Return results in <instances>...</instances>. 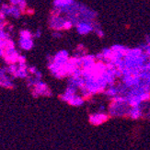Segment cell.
Returning <instances> with one entry per match:
<instances>
[{
	"label": "cell",
	"mask_w": 150,
	"mask_h": 150,
	"mask_svg": "<svg viewBox=\"0 0 150 150\" xmlns=\"http://www.w3.org/2000/svg\"><path fill=\"white\" fill-rule=\"evenodd\" d=\"M69 59L70 58H69V54H68V53L66 52V51L63 50V51H60V52H58L54 55V56L53 57L52 62L57 64V65H60V66H66Z\"/></svg>",
	"instance_id": "obj_4"
},
{
	"label": "cell",
	"mask_w": 150,
	"mask_h": 150,
	"mask_svg": "<svg viewBox=\"0 0 150 150\" xmlns=\"http://www.w3.org/2000/svg\"><path fill=\"white\" fill-rule=\"evenodd\" d=\"M73 3V0H55L54 1V6L56 8L59 7H66L70 6Z\"/></svg>",
	"instance_id": "obj_12"
},
{
	"label": "cell",
	"mask_w": 150,
	"mask_h": 150,
	"mask_svg": "<svg viewBox=\"0 0 150 150\" xmlns=\"http://www.w3.org/2000/svg\"><path fill=\"white\" fill-rule=\"evenodd\" d=\"M0 40H4V41L8 40V33L2 29H0Z\"/></svg>",
	"instance_id": "obj_14"
},
{
	"label": "cell",
	"mask_w": 150,
	"mask_h": 150,
	"mask_svg": "<svg viewBox=\"0 0 150 150\" xmlns=\"http://www.w3.org/2000/svg\"><path fill=\"white\" fill-rule=\"evenodd\" d=\"M6 44H7V41L4 40H0V49H4L6 48Z\"/></svg>",
	"instance_id": "obj_18"
},
{
	"label": "cell",
	"mask_w": 150,
	"mask_h": 150,
	"mask_svg": "<svg viewBox=\"0 0 150 150\" xmlns=\"http://www.w3.org/2000/svg\"><path fill=\"white\" fill-rule=\"evenodd\" d=\"M32 95L35 98L39 97L41 95L50 97L52 96V90H51L50 88L44 82L39 80L32 88Z\"/></svg>",
	"instance_id": "obj_2"
},
{
	"label": "cell",
	"mask_w": 150,
	"mask_h": 150,
	"mask_svg": "<svg viewBox=\"0 0 150 150\" xmlns=\"http://www.w3.org/2000/svg\"><path fill=\"white\" fill-rule=\"evenodd\" d=\"M21 13H22V12H21V10L19 8V7L17 6H10L8 7V9L6 11V15L12 16L14 17V18H19Z\"/></svg>",
	"instance_id": "obj_11"
},
{
	"label": "cell",
	"mask_w": 150,
	"mask_h": 150,
	"mask_svg": "<svg viewBox=\"0 0 150 150\" xmlns=\"http://www.w3.org/2000/svg\"><path fill=\"white\" fill-rule=\"evenodd\" d=\"M19 35H20L21 39H31L32 38L31 32L29 31H28V29H23V31H21L20 33H19Z\"/></svg>",
	"instance_id": "obj_13"
},
{
	"label": "cell",
	"mask_w": 150,
	"mask_h": 150,
	"mask_svg": "<svg viewBox=\"0 0 150 150\" xmlns=\"http://www.w3.org/2000/svg\"><path fill=\"white\" fill-rule=\"evenodd\" d=\"M95 31L97 33V35L100 37V38H102V37L104 36V33H103V31H102L100 29H95Z\"/></svg>",
	"instance_id": "obj_17"
},
{
	"label": "cell",
	"mask_w": 150,
	"mask_h": 150,
	"mask_svg": "<svg viewBox=\"0 0 150 150\" xmlns=\"http://www.w3.org/2000/svg\"><path fill=\"white\" fill-rule=\"evenodd\" d=\"M19 65H26V58L23 55H19V60H18Z\"/></svg>",
	"instance_id": "obj_16"
},
{
	"label": "cell",
	"mask_w": 150,
	"mask_h": 150,
	"mask_svg": "<svg viewBox=\"0 0 150 150\" xmlns=\"http://www.w3.org/2000/svg\"><path fill=\"white\" fill-rule=\"evenodd\" d=\"M25 13H27V14H29V15H32V14L34 13V10L28 8V9H26V11H25Z\"/></svg>",
	"instance_id": "obj_19"
},
{
	"label": "cell",
	"mask_w": 150,
	"mask_h": 150,
	"mask_svg": "<svg viewBox=\"0 0 150 150\" xmlns=\"http://www.w3.org/2000/svg\"><path fill=\"white\" fill-rule=\"evenodd\" d=\"M65 21L66 20H64L60 17H52V21H51L50 26L51 28L54 29L55 31H59V29H63Z\"/></svg>",
	"instance_id": "obj_8"
},
{
	"label": "cell",
	"mask_w": 150,
	"mask_h": 150,
	"mask_svg": "<svg viewBox=\"0 0 150 150\" xmlns=\"http://www.w3.org/2000/svg\"><path fill=\"white\" fill-rule=\"evenodd\" d=\"M127 117H129L132 120H139L143 117V110L141 107H130L129 110L127 112Z\"/></svg>",
	"instance_id": "obj_5"
},
{
	"label": "cell",
	"mask_w": 150,
	"mask_h": 150,
	"mask_svg": "<svg viewBox=\"0 0 150 150\" xmlns=\"http://www.w3.org/2000/svg\"><path fill=\"white\" fill-rule=\"evenodd\" d=\"M94 27L92 25H90L88 22H78L76 24V31L81 35H85V34H88L90 32Z\"/></svg>",
	"instance_id": "obj_6"
},
{
	"label": "cell",
	"mask_w": 150,
	"mask_h": 150,
	"mask_svg": "<svg viewBox=\"0 0 150 150\" xmlns=\"http://www.w3.org/2000/svg\"><path fill=\"white\" fill-rule=\"evenodd\" d=\"M130 106L128 104V100L124 96H117L111 100L109 106L108 113L110 117L126 116Z\"/></svg>",
	"instance_id": "obj_1"
},
{
	"label": "cell",
	"mask_w": 150,
	"mask_h": 150,
	"mask_svg": "<svg viewBox=\"0 0 150 150\" xmlns=\"http://www.w3.org/2000/svg\"><path fill=\"white\" fill-rule=\"evenodd\" d=\"M19 46L21 49H23L25 51H29L33 47V41L32 39H21L20 38Z\"/></svg>",
	"instance_id": "obj_10"
},
{
	"label": "cell",
	"mask_w": 150,
	"mask_h": 150,
	"mask_svg": "<svg viewBox=\"0 0 150 150\" xmlns=\"http://www.w3.org/2000/svg\"><path fill=\"white\" fill-rule=\"evenodd\" d=\"M53 35H54V37H55V38H60V37H61V33H60L59 31H55V32L53 34Z\"/></svg>",
	"instance_id": "obj_20"
},
{
	"label": "cell",
	"mask_w": 150,
	"mask_h": 150,
	"mask_svg": "<svg viewBox=\"0 0 150 150\" xmlns=\"http://www.w3.org/2000/svg\"><path fill=\"white\" fill-rule=\"evenodd\" d=\"M85 100H86L83 98L82 95H78V94H76V95L72 97V98L67 102V103L74 107H80L85 103Z\"/></svg>",
	"instance_id": "obj_7"
},
{
	"label": "cell",
	"mask_w": 150,
	"mask_h": 150,
	"mask_svg": "<svg viewBox=\"0 0 150 150\" xmlns=\"http://www.w3.org/2000/svg\"><path fill=\"white\" fill-rule=\"evenodd\" d=\"M41 34H42L41 31H40V29H38V31H37V32L35 33V37H37V38H39V37L41 36Z\"/></svg>",
	"instance_id": "obj_21"
},
{
	"label": "cell",
	"mask_w": 150,
	"mask_h": 150,
	"mask_svg": "<svg viewBox=\"0 0 150 150\" xmlns=\"http://www.w3.org/2000/svg\"><path fill=\"white\" fill-rule=\"evenodd\" d=\"M73 26V22L71 20H66L65 23H64V29H70Z\"/></svg>",
	"instance_id": "obj_15"
},
{
	"label": "cell",
	"mask_w": 150,
	"mask_h": 150,
	"mask_svg": "<svg viewBox=\"0 0 150 150\" xmlns=\"http://www.w3.org/2000/svg\"><path fill=\"white\" fill-rule=\"evenodd\" d=\"M110 114L108 112H95L89 115L88 121L92 125H100V124L106 123L110 118Z\"/></svg>",
	"instance_id": "obj_3"
},
{
	"label": "cell",
	"mask_w": 150,
	"mask_h": 150,
	"mask_svg": "<svg viewBox=\"0 0 150 150\" xmlns=\"http://www.w3.org/2000/svg\"><path fill=\"white\" fill-rule=\"evenodd\" d=\"M105 95L110 98V100H112L115 97L119 96V90H118V88L116 86H110V87H108L106 88V90L104 91Z\"/></svg>",
	"instance_id": "obj_9"
}]
</instances>
